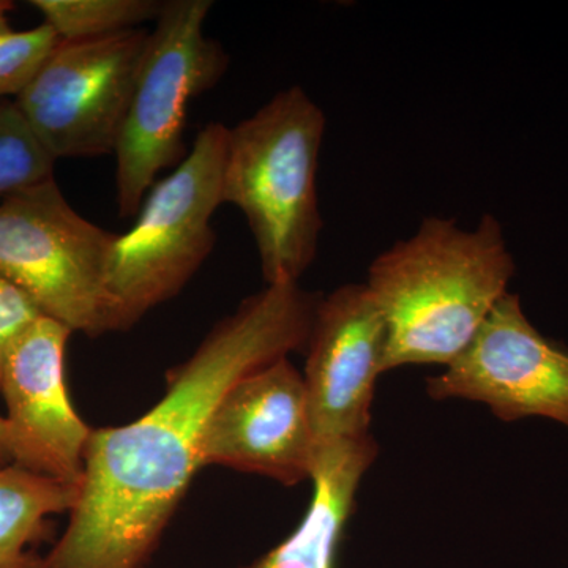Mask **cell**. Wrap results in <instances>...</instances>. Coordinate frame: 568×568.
<instances>
[{
    "mask_svg": "<svg viewBox=\"0 0 568 568\" xmlns=\"http://www.w3.org/2000/svg\"><path fill=\"white\" fill-rule=\"evenodd\" d=\"M320 297L265 286L168 373L166 392L125 426L92 428L69 525L31 568H148L194 474L209 418L242 377L305 349Z\"/></svg>",
    "mask_w": 568,
    "mask_h": 568,
    "instance_id": "6da1fadb",
    "label": "cell"
},
{
    "mask_svg": "<svg viewBox=\"0 0 568 568\" xmlns=\"http://www.w3.org/2000/svg\"><path fill=\"white\" fill-rule=\"evenodd\" d=\"M514 274L495 216H481L473 230L443 216L425 219L381 253L366 276L387 328L384 373L452 364L508 293Z\"/></svg>",
    "mask_w": 568,
    "mask_h": 568,
    "instance_id": "7a4b0ae2",
    "label": "cell"
},
{
    "mask_svg": "<svg viewBox=\"0 0 568 568\" xmlns=\"http://www.w3.org/2000/svg\"><path fill=\"white\" fill-rule=\"evenodd\" d=\"M324 111L301 85L275 93L227 134L223 204L244 213L265 286L298 284L321 231L317 170Z\"/></svg>",
    "mask_w": 568,
    "mask_h": 568,
    "instance_id": "3957f363",
    "label": "cell"
},
{
    "mask_svg": "<svg viewBox=\"0 0 568 568\" xmlns=\"http://www.w3.org/2000/svg\"><path fill=\"white\" fill-rule=\"evenodd\" d=\"M227 134L223 123H207L182 163L152 186L132 230L115 237L108 287L123 332L181 293L215 248Z\"/></svg>",
    "mask_w": 568,
    "mask_h": 568,
    "instance_id": "277c9868",
    "label": "cell"
},
{
    "mask_svg": "<svg viewBox=\"0 0 568 568\" xmlns=\"http://www.w3.org/2000/svg\"><path fill=\"white\" fill-rule=\"evenodd\" d=\"M115 237L74 211L51 178L0 203V275L71 332H123L108 287Z\"/></svg>",
    "mask_w": 568,
    "mask_h": 568,
    "instance_id": "5b68a950",
    "label": "cell"
},
{
    "mask_svg": "<svg viewBox=\"0 0 568 568\" xmlns=\"http://www.w3.org/2000/svg\"><path fill=\"white\" fill-rule=\"evenodd\" d=\"M212 0L164 2L149 32L132 104L115 148V189L122 219L138 215L162 171L185 159L189 104L227 70L226 52L205 36Z\"/></svg>",
    "mask_w": 568,
    "mask_h": 568,
    "instance_id": "8992f818",
    "label": "cell"
},
{
    "mask_svg": "<svg viewBox=\"0 0 568 568\" xmlns=\"http://www.w3.org/2000/svg\"><path fill=\"white\" fill-rule=\"evenodd\" d=\"M148 40L134 29L52 48L14 100L55 162L115 152Z\"/></svg>",
    "mask_w": 568,
    "mask_h": 568,
    "instance_id": "52a82bcc",
    "label": "cell"
},
{
    "mask_svg": "<svg viewBox=\"0 0 568 568\" xmlns=\"http://www.w3.org/2000/svg\"><path fill=\"white\" fill-rule=\"evenodd\" d=\"M426 394L481 403L503 422L540 417L568 429V347L540 334L507 293L470 345L426 379Z\"/></svg>",
    "mask_w": 568,
    "mask_h": 568,
    "instance_id": "ba28073f",
    "label": "cell"
},
{
    "mask_svg": "<svg viewBox=\"0 0 568 568\" xmlns=\"http://www.w3.org/2000/svg\"><path fill=\"white\" fill-rule=\"evenodd\" d=\"M316 452L304 376L283 357L227 388L209 418L201 465L295 487L312 480Z\"/></svg>",
    "mask_w": 568,
    "mask_h": 568,
    "instance_id": "9c48e42d",
    "label": "cell"
},
{
    "mask_svg": "<svg viewBox=\"0 0 568 568\" xmlns=\"http://www.w3.org/2000/svg\"><path fill=\"white\" fill-rule=\"evenodd\" d=\"M386 349V323L365 283L343 284L320 297L302 373L317 444L372 435Z\"/></svg>",
    "mask_w": 568,
    "mask_h": 568,
    "instance_id": "30bf717a",
    "label": "cell"
},
{
    "mask_svg": "<svg viewBox=\"0 0 568 568\" xmlns=\"http://www.w3.org/2000/svg\"><path fill=\"white\" fill-rule=\"evenodd\" d=\"M73 332L41 316L14 345L3 366L11 465L39 476L80 484L92 428L71 405L65 381Z\"/></svg>",
    "mask_w": 568,
    "mask_h": 568,
    "instance_id": "8fae6325",
    "label": "cell"
},
{
    "mask_svg": "<svg viewBox=\"0 0 568 568\" xmlns=\"http://www.w3.org/2000/svg\"><path fill=\"white\" fill-rule=\"evenodd\" d=\"M377 455L373 435L317 444L313 496L301 525L271 551L239 568H335L358 488Z\"/></svg>",
    "mask_w": 568,
    "mask_h": 568,
    "instance_id": "7c38bea8",
    "label": "cell"
},
{
    "mask_svg": "<svg viewBox=\"0 0 568 568\" xmlns=\"http://www.w3.org/2000/svg\"><path fill=\"white\" fill-rule=\"evenodd\" d=\"M80 489L20 466L0 467V568H31L50 536V518L70 514Z\"/></svg>",
    "mask_w": 568,
    "mask_h": 568,
    "instance_id": "4fadbf2b",
    "label": "cell"
},
{
    "mask_svg": "<svg viewBox=\"0 0 568 568\" xmlns=\"http://www.w3.org/2000/svg\"><path fill=\"white\" fill-rule=\"evenodd\" d=\"M59 41L104 39L159 20V0H31Z\"/></svg>",
    "mask_w": 568,
    "mask_h": 568,
    "instance_id": "5bb4252c",
    "label": "cell"
},
{
    "mask_svg": "<svg viewBox=\"0 0 568 568\" xmlns=\"http://www.w3.org/2000/svg\"><path fill=\"white\" fill-rule=\"evenodd\" d=\"M54 164L17 100H0V203L54 178Z\"/></svg>",
    "mask_w": 568,
    "mask_h": 568,
    "instance_id": "9a60e30c",
    "label": "cell"
},
{
    "mask_svg": "<svg viewBox=\"0 0 568 568\" xmlns=\"http://www.w3.org/2000/svg\"><path fill=\"white\" fill-rule=\"evenodd\" d=\"M58 41V36L43 22L0 39V100L20 95Z\"/></svg>",
    "mask_w": 568,
    "mask_h": 568,
    "instance_id": "2e32d148",
    "label": "cell"
},
{
    "mask_svg": "<svg viewBox=\"0 0 568 568\" xmlns=\"http://www.w3.org/2000/svg\"><path fill=\"white\" fill-rule=\"evenodd\" d=\"M41 316L31 298L0 275V383L11 349Z\"/></svg>",
    "mask_w": 568,
    "mask_h": 568,
    "instance_id": "e0dca14e",
    "label": "cell"
},
{
    "mask_svg": "<svg viewBox=\"0 0 568 568\" xmlns=\"http://www.w3.org/2000/svg\"><path fill=\"white\" fill-rule=\"evenodd\" d=\"M11 465L9 432H7L6 418L0 416V467Z\"/></svg>",
    "mask_w": 568,
    "mask_h": 568,
    "instance_id": "ac0fdd59",
    "label": "cell"
},
{
    "mask_svg": "<svg viewBox=\"0 0 568 568\" xmlns=\"http://www.w3.org/2000/svg\"><path fill=\"white\" fill-rule=\"evenodd\" d=\"M14 10V3L10 0H0V39L13 31L10 28V13Z\"/></svg>",
    "mask_w": 568,
    "mask_h": 568,
    "instance_id": "d6986e66",
    "label": "cell"
}]
</instances>
